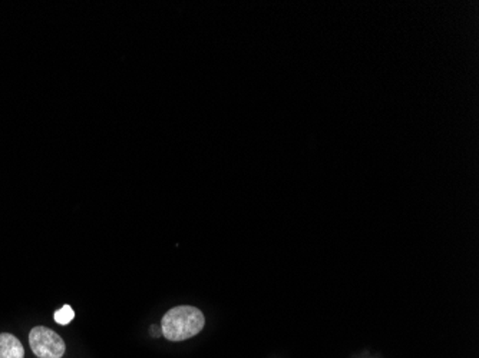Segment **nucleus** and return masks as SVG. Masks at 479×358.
<instances>
[{
  "label": "nucleus",
  "mask_w": 479,
  "mask_h": 358,
  "mask_svg": "<svg viewBox=\"0 0 479 358\" xmlns=\"http://www.w3.org/2000/svg\"><path fill=\"white\" fill-rule=\"evenodd\" d=\"M25 349L22 342L12 334H0V358H23Z\"/></svg>",
  "instance_id": "nucleus-3"
},
{
  "label": "nucleus",
  "mask_w": 479,
  "mask_h": 358,
  "mask_svg": "<svg viewBox=\"0 0 479 358\" xmlns=\"http://www.w3.org/2000/svg\"><path fill=\"white\" fill-rule=\"evenodd\" d=\"M29 344L39 358H62L66 349L65 341L48 327H35L29 334Z\"/></svg>",
  "instance_id": "nucleus-2"
},
{
  "label": "nucleus",
  "mask_w": 479,
  "mask_h": 358,
  "mask_svg": "<svg viewBox=\"0 0 479 358\" xmlns=\"http://www.w3.org/2000/svg\"><path fill=\"white\" fill-rule=\"evenodd\" d=\"M73 317H75V313L70 305H63L59 311L55 313V321L60 325L69 324L73 320Z\"/></svg>",
  "instance_id": "nucleus-4"
},
{
  "label": "nucleus",
  "mask_w": 479,
  "mask_h": 358,
  "mask_svg": "<svg viewBox=\"0 0 479 358\" xmlns=\"http://www.w3.org/2000/svg\"><path fill=\"white\" fill-rule=\"evenodd\" d=\"M152 332H154V337H158V335H159V334H161L163 331H159V330H156V327L154 325V327H152Z\"/></svg>",
  "instance_id": "nucleus-5"
},
{
  "label": "nucleus",
  "mask_w": 479,
  "mask_h": 358,
  "mask_svg": "<svg viewBox=\"0 0 479 358\" xmlns=\"http://www.w3.org/2000/svg\"><path fill=\"white\" fill-rule=\"evenodd\" d=\"M204 325L205 317L201 310L191 305H180L164 315L161 331L170 341H184L201 332Z\"/></svg>",
  "instance_id": "nucleus-1"
}]
</instances>
